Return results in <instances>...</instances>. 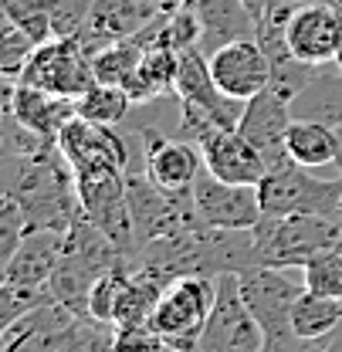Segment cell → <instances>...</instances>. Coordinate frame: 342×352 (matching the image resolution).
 Here are the masks:
<instances>
[{"label": "cell", "mask_w": 342, "mask_h": 352, "mask_svg": "<svg viewBox=\"0 0 342 352\" xmlns=\"http://www.w3.org/2000/svg\"><path fill=\"white\" fill-rule=\"evenodd\" d=\"M329 122H332V129H336V146H339V153H336V166H339V173H342V112L339 116H329Z\"/></svg>", "instance_id": "f1b7e54d"}, {"label": "cell", "mask_w": 342, "mask_h": 352, "mask_svg": "<svg viewBox=\"0 0 342 352\" xmlns=\"http://www.w3.org/2000/svg\"><path fill=\"white\" fill-rule=\"evenodd\" d=\"M315 352H342V329L332 336V339H325V342H322Z\"/></svg>", "instance_id": "f546056e"}, {"label": "cell", "mask_w": 342, "mask_h": 352, "mask_svg": "<svg viewBox=\"0 0 342 352\" xmlns=\"http://www.w3.org/2000/svg\"><path fill=\"white\" fill-rule=\"evenodd\" d=\"M28 237V217L21 210V204L3 193V204H0V264L10 261V254L21 248V241Z\"/></svg>", "instance_id": "4316f807"}, {"label": "cell", "mask_w": 342, "mask_h": 352, "mask_svg": "<svg viewBox=\"0 0 342 352\" xmlns=\"http://www.w3.org/2000/svg\"><path fill=\"white\" fill-rule=\"evenodd\" d=\"M292 98H285L278 88H264L257 91L255 98L244 102V112H241V122L237 132L255 146L264 160L268 170H278L288 163V126H292V112H288Z\"/></svg>", "instance_id": "8fae6325"}, {"label": "cell", "mask_w": 342, "mask_h": 352, "mask_svg": "<svg viewBox=\"0 0 342 352\" xmlns=\"http://www.w3.org/2000/svg\"><path fill=\"white\" fill-rule=\"evenodd\" d=\"M257 197L268 217L319 214L342 223V173L336 179H319L288 160L285 166L264 173V179L257 183Z\"/></svg>", "instance_id": "277c9868"}, {"label": "cell", "mask_w": 342, "mask_h": 352, "mask_svg": "<svg viewBox=\"0 0 342 352\" xmlns=\"http://www.w3.org/2000/svg\"><path fill=\"white\" fill-rule=\"evenodd\" d=\"M336 3L342 7V0H336ZM336 65H339V72H342V47H339V58H336Z\"/></svg>", "instance_id": "4dcf8cb0"}, {"label": "cell", "mask_w": 342, "mask_h": 352, "mask_svg": "<svg viewBox=\"0 0 342 352\" xmlns=\"http://www.w3.org/2000/svg\"><path fill=\"white\" fill-rule=\"evenodd\" d=\"M180 3H193V0H180Z\"/></svg>", "instance_id": "836d02e7"}, {"label": "cell", "mask_w": 342, "mask_h": 352, "mask_svg": "<svg viewBox=\"0 0 342 352\" xmlns=\"http://www.w3.org/2000/svg\"><path fill=\"white\" fill-rule=\"evenodd\" d=\"M17 82L78 102L98 78H95V68H92V54L82 47L78 38H51L47 44L34 47V54L24 65Z\"/></svg>", "instance_id": "8992f818"}, {"label": "cell", "mask_w": 342, "mask_h": 352, "mask_svg": "<svg viewBox=\"0 0 342 352\" xmlns=\"http://www.w3.org/2000/svg\"><path fill=\"white\" fill-rule=\"evenodd\" d=\"M3 112H14V119L21 126L58 142L65 126L78 116V105H75V98H61L54 91H44V88L10 78V82H3Z\"/></svg>", "instance_id": "9a60e30c"}, {"label": "cell", "mask_w": 342, "mask_h": 352, "mask_svg": "<svg viewBox=\"0 0 342 352\" xmlns=\"http://www.w3.org/2000/svg\"><path fill=\"white\" fill-rule=\"evenodd\" d=\"M285 3H295L299 7V3H315V0H285Z\"/></svg>", "instance_id": "1f68e13d"}, {"label": "cell", "mask_w": 342, "mask_h": 352, "mask_svg": "<svg viewBox=\"0 0 342 352\" xmlns=\"http://www.w3.org/2000/svg\"><path fill=\"white\" fill-rule=\"evenodd\" d=\"M65 251V230H28L21 248L3 264V285L51 288V274Z\"/></svg>", "instance_id": "e0dca14e"}, {"label": "cell", "mask_w": 342, "mask_h": 352, "mask_svg": "<svg viewBox=\"0 0 342 352\" xmlns=\"http://www.w3.org/2000/svg\"><path fill=\"white\" fill-rule=\"evenodd\" d=\"M257 244V261L268 267H305L312 258L332 251L342 241V223L319 214H288L264 217L251 227Z\"/></svg>", "instance_id": "7a4b0ae2"}, {"label": "cell", "mask_w": 342, "mask_h": 352, "mask_svg": "<svg viewBox=\"0 0 342 352\" xmlns=\"http://www.w3.org/2000/svg\"><path fill=\"white\" fill-rule=\"evenodd\" d=\"M197 352H264V332L241 295L237 274H217V302Z\"/></svg>", "instance_id": "52a82bcc"}, {"label": "cell", "mask_w": 342, "mask_h": 352, "mask_svg": "<svg viewBox=\"0 0 342 352\" xmlns=\"http://www.w3.org/2000/svg\"><path fill=\"white\" fill-rule=\"evenodd\" d=\"M0 10L10 24H17L34 44H47L54 38L51 28V0H0Z\"/></svg>", "instance_id": "603a6c76"}, {"label": "cell", "mask_w": 342, "mask_h": 352, "mask_svg": "<svg viewBox=\"0 0 342 352\" xmlns=\"http://www.w3.org/2000/svg\"><path fill=\"white\" fill-rule=\"evenodd\" d=\"M193 10H197L200 28H204L200 47L207 54L227 41L255 38V31H257L255 14L248 10L244 0H193Z\"/></svg>", "instance_id": "ac0fdd59"}, {"label": "cell", "mask_w": 342, "mask_h": 352, "mask_svg": "<svg viewBox=\"0 0 342 352\" xmlns=\"http://www.w3.org/2000/svg\"><path fill=\"white\" fill-rule=\"evenodd\" d=\"M193 146L200 149L204 156V166L217 176V179H227V183H248V186H257L268 166L261 160L255 146L241 135L237 129H227V126H211L204 129Z\"/></svg>", "instance_id": "5bb4252c"}, {"label": "cell", "mask_w": 342, "mask_h": 352, "mask_svg": "<svg viewBox=\"0 0 342 352\" xmlns=\"http://www.w3.org/2000/svg\"><path fill=\"white\" fill-rule=\"evenodd\" d=\"M95 0H51V28L54 38H78L92 17Z\"/></svg>", "instance_id": "83f0119b"}, {"label": "cell", "mask_w": 342, "mask_h": 352, "mask_svg": "<svg viewBox=\"0 0 342 352\" xmlns=\"http://www.w3.org/2000/svg\"><path fill=\"white\" fill-rule=\"evenodd\" d=\"M78 186V207L98 230H105L126 254L136 251V230H132V210H129L126 170H102V173L75 176Z\"/></svg>", "instance_id": "ba28073f"}, {"label": "cell", "mask_w": 342, "mask_h": 352, "mask_svg": "<svg viewBox=\"0 0 342 352\" xmlns=\"http://www.w3.org/2000/svg\"><path fill=\"white\" fill-rule=\"evenodd\" d=\"M34 47H38V44L31 41L17 24H10V21L3 17V28H0V72H3L7 78H21V72H24V65L31 61Z\"/></svg>", "instance_id": "d4e9b609"}, {"label": "cell", "mask_w": 342, "mask_h": 352, "mask_svg": "<svg viewBox=\"0 0 342 352\" xmlns=\"http://www.w3.org/2000/svg\"><path fill=\"white\" fill-rule=\"evenodd\" d=\"M301 285L308 292H319V295H329V298H342V254L332 248L319 258L301 267Z\"/></svg>", "instance_id": "cb8c5ba5"}, {"label": "cell", "mask_w": 342, "mask_h": 352, "mask_svg": "<svg viewBox=\"0 0 342 352\" xmlns=\"http://www.w3.org/2000/svg\"><path fill=\"white\" fill-rule=\"evenodd\" d=\"M237 285L264 332V352H315L322 346V342L299 339L292 329V305L305 285L288 278L285 267H268V264L248 267L237 274Z\"/></svg>", "instance_id": "6da1fadb"}, {"label": "cell", "mask_w": 342, "mask_h": 352, "mask_svg": "<svg viewBox=\"0 0 342 352\" xmlns=\"http://www.w3.org/2000/svg\"><path fill=\"white\" fill-rule=\"evenodd\" d=\"M75 105H78V116L88 119V122H98V126H119L136 102H132V95H129L122 85L95 82Z\"/></svg>", "instance_id": "7402d4cb"}, {"label": "cell", "mask_w": 342, "mask_h": 352, "mask_svg": "<svg viewBox=\"0 0 342 352\" xmlns=\"http://www.w3.org/2000/svg\"><path fill=\"white\" fill-rule=\"evenodd\" d=\"M285 146H288V160L305 170L336 163V153H339L336 129L329 119H292Z\"/></svg>", "instance_id": "ffe728a7"}, {"label": "cell", "mask_w": 342, "mask_h": 352, "mask_svg": "<svg viewBox=\"0 0 342 352\" xmlns=\"http://www.w3.org/2000/svg\"><path fill=\"white\" fill-rule=\"evenodd\" d=\"M142 163L146 173L167 190H193L204 170V156L190 139H170L156 129H142Z\"/></svg>", "instance_id": "2e32d148"}, {"label": "cell", "mask_w": 342, "mask_h": 352, "mask_svg": "<svg viewBox=\"0 0 342 352\" xmlns=\"http://www.w3.org/2000/svg\"><path fill=\"white\" fill-rule=\"evenodd\" d=\"M288 47L299 61L325 68L329 61L339 58L342 47V7L336 0H315V3H299L288 14L285 24Z\"/></svg>", "instance_id": "9c48e42d"}, {"label": "cell", "mask_w": 342, "mask_h": 352, "mask_svg": "<svg viewBox=\"0 0 342 352\" xmlns=\"http://www.w3.org/2000/svg\"><path fill=\"white\" fill-rule=\"evenodd\" d=\"M58 149L75 176L102 173V170H126L129 149L116 126H98L75 116L58 135Z\"/></svg>", "instance_id": "7c38bea8"}, {"label": "cell", "mask_w": 342, "mask_h": 352, "mask_svg": "<svg viewBox=\"0 0 342 352\" xmlns=\"http://www.w3.org/2000/svg\"><path fill=\"white\" fill-rule=\"evenodd\" d=\"M193 204L204 227H217V230H251L264 217L257 186L217 179L207 166L193 183Z\"/></svg>", "instance_id": "30bf717a"}, {"label": "cell", "mask_w": 342, "mask_h": 352, "mask_svg": "<svg viewBox=\"0 0 342 352\" xmlns=\"http://www.w3.org/2000/svg\"><path fill=\"white\" fill-rule=\"evenodd\" d=\"M126 190L129 210H132V230H136V251L146 248L149 241L183 234L190 227H204L197 204H193V190H167L146 170L142 173L126 170Z\"/></svg>", "instance_id": "3957f363"}, {"label": "cell", "mask_w": 342, "mask_h": 352, "mask_svg": "<svg viewBox=\"0 0 342 352\" xmlns=\"http://www.w3.org/2000/svg\"><path fill=\"white\" fill-rule=\"evenodd\" d=\"M292 329L305 342H325L342 329V298H329L301 288L292 305Z\"/></svg>", "instance_id": "44dd1931"}, {"label": "cell", "mask_w": 342, "mask_h": 352, "mask_svg": "<svg viewBox=\"0 0 342 352\" xmlns=\"http://www.w3.org/2000/svg\"><path fill=\"white\" fill-rule=\"evenodd\" d=\"M336 251H339V254H342V241H339V244H336Z\"/></svg>", "instance_id": "d6a6232c"}, {"label": "cell", "mask_w": 342, "mask_h": 352, "mask_svg": "<svg viewBox=\"0 0 342 352\" xmlns=\"http://www.w3.org/2000/svg\"><path fill=\"white\" fill-rule=\"evenodd\" d=\"M207 58H211V75H214L217 88L237 102H248L271 85V61L264 47L257 44V38L227 41L217 51H211Z\"/></svg>", "instance_id": "4fadbf2b"}, {"label": "cell", "mask_w": 342, "mask_h": 352, "mask_svg": "<svg viewBox=\"0 0 342 352\" xmlns=\"http://www.w3.org/2000/svg\"><path fill=\"white\" fill-rule=\"evenodd\" d=\"M217 302V278L207 274H186L167 285L160 302L153 308V325L167 339L170 352H197L200 336L207 329V318Z\"/></svg>", "instance_id": "5b68a950"}, {"label": "cell", "mask_w": 342, "mask_h": 352, "mask_svg": "<svg viewBox=\"0 0 342 352\" xmlns=\"http://www.w3.org/2000/svg\"><path fill=\"white\" fill-rule=\"evenodd\" d=\"M176 72H180V51L170 47L167 41H156L142 51L139 68H136L132 82L126 85V91L132 95L136 105H146L160 95L176 91Z\"/></svg>", "instance_id": "d6986e66"}, {"label": "cell", "mask_w": 342, "mask_h": 352, "mask_svg": "<svg viewBox=\"0 0 342 352\" xmlns=\"http://www.w3.org/2000/svg\"><path fill=\"white\" fill-rule=\"evenodd\" d=\"M112 352H170L153 322H132L112 329Z\"/></svg>", "instance_id": "484cf974"}]
</instances>
